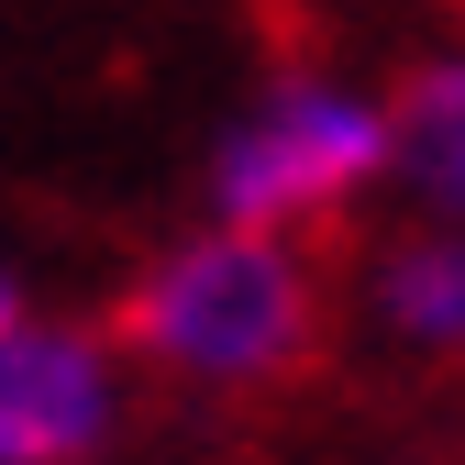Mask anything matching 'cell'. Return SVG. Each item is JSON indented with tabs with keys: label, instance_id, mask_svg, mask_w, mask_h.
I'll return each mask as SVG.
<instances>
[{
	"label": "cell",
	"instance_id": "obj_1",
	"mask_svg": "<svg viewBox=\"0 0 465 465\" xmlns=\"http://www.w3.org/2000/svg\"><path fill=\"white\" fill-rule=\"evenodd\" d=\"M123 366L200 388V399H255L322 355V266L288 232H232L200 222L178 244H155L111 311Z\"/></svg>",
	"mask_w": 465,
	"mask_h": 465
},
{
	"label": "cell",
	"instance_id": "obj_2",
	"mask_svg": "<svg viewBox=\"0 0 465 465\" xmlns=\"http://www.w3.org/2000/svg\"><path fill=\"white\" fill-rule=\"evenodd\" d=\"M377 178H388V100L332 67H277L211 144V222L300 244L311 222H343Z\"/></svg>",
	"mask_w": 465,
	"mask_h": 465
},
{
	"label": "cell",
	"instance_id": "obj_3",
	"mask_svg": "<svg viewBox=\"0 0 465 465\" xmlns=\"http://www.w3.org/2000/svg\"><path fill=\"white\" fill-rule=\"evenodd\" d=\"M134 421V366L100 322L23 311L0 332V465H100Z\"/></svg>",
	"mask_w": 465,
	"mask_h": 465
},
{
	"label": "cell",
	"instance_id": "obj_4",
	"mask_svg": "<svg viewBox=\"0 0 465 465\" xmlns=\"http://www.w3.org/2000/svg\"><path fill=\"white\" fill-rule=\"evenodd\" d=\"M366 322L411 355H465V222H421L366 266Z\"/></svg>",
	"mask_w": 465,
	"mask_h": 465
},
{
	"label": "cell",
	"instance_id": "obj_5",
	"mask_svg": "<svg viewBox=\"0 0 465 465\" xmlns=\"http://www.w3.org/2000/svg\"><path fill=\"white\" fill-rule=\"evenodd\" d=\"M388 178L421 200V222H465V55H421L388 89Z\"/></svg>",
	"mask_w": 465,
	"mask_h": 465
},
{
	"label": "cell",
	"instance_id": "obj_6",
	"mask_svg": "<svg viewBox=\"0 0 465 465\" xmlns=\"http://www.w3.org/2000/svg\"><path fill=\"white\" fill-rule=\"evenodd\" d=\"M23 322V277H12V255H0V332Z\"/></svg>",
	"mask_w": 465,
	"mask_h": 465
}]
</instances>
